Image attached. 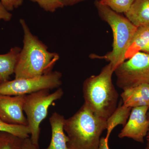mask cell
<instances>
[{
  "mask_svg": "<svg viewBox=\"0 0 149 149\" xmlns=\"http://www.w3.org/2000/svg\"><path fill=\"white\" fill-rule=\"evenodd\" d=\"M37 3L40 7L48 12L54 13L64 7L61 0H29Z\"/></svg>",
  "mask_w": 149,
  "mask_h": 149,
  "instance_id": "obj_19",
  "label": "cell"
},
{
  "mask_svg": "<svg viewBox=\"0 0 149 149\" xmlns=\"http://www.w3.org/2000/svg\"><path fill=\"white\" fill-rule=\"evenodd\" d=\"M0 132H6L22 138H29L31 134L30 129L28 125H13L8 124L0 118Z\"/></svg>",
  "mask_w": 149,
  "mask_h": 149,
  "instance_id": "obj_17",
  "label": "cell"
},
{
  "mask_svg": "<svg viewBox=\"0 0 149 149\" xmlns=\"http://www.w3.org/2000/svg\"><path fill=\"white\" fill-rule=\"evenodd\" d=\"M19 23L24 34L23 46L15 71V79L38 77L52 71L59 59L58 54L48 51L47 46L32 34L23 19Z\"/></svg>",
  "mask_w": 149,
  "mask_h": 149,
  "instance_id": "obj_1",
  "label": "cell"
},
{
  "mask_svg": "<svg viewBox=\"0 0 149 149\" xmlns=\"http://www.w3.org/2000/svg\"><path fill=\"white\" fill-rule=\"evenodd\" d=\"M21 48L13 47L7 53L0 54V81L1 83L9 80L10 75L14 73Z\"/></svg>",
  "mask_w": 149,
  "mask_h": 149,
  "instance_id": "obj_13",
  "label": "cell"
},
{
  "mask_svg": "<svg viewBox=\"0 0 149 149\" xmlns=\"http://www.w3.org/2000/svg\"><path fill=\"white\" fill-rule=\"evenodd\" d=\"M12 17V14L6 8L0 0V21H10Z\"/></svg>",
  "mask_w": 149,
  "mask_h": 149,
  "instance_id": "obj_21",
  "label": "cell"
},
{
  "mask_svg": "<svg viewBox=\"0 0 149 149\" xmlns=\"http://www.w3.org/2000/svg\"><path fill=\"white\" fill-rule=\"evenodd\" d=\"M25 139L0 132V149H22Z\"/></svg>",
  "mask_w": 149,
  "mask_h": 149,
  "instance_id": "obj_16",
  "label": "cell"
},
{
  "mask_svg": "<svg viewBox=\"0 0 149 149\" xmlns=\"http://www.w3.org/2000/svg\"><path fill=\"white\" fill-rule=\"evenodd\" d=\"M99 16L109 25L113 36L112 49L104 56L91 55L92 58L104 59L111 64L115 70L125 60V54L130 47L137 27L126 17L123 16L107 6L102 5L99 0L95 2Z\"/></svg>",
  "mask_w": 149,
  "mask_h": 149,
  "instance_id": "obj_4",
  "label": "cell"
},
{
  "mask_svg": "<svg viewBox=\"0 0 149 149\" xmlns=\"http://www.w3.org/2000/svg\"><path fill=\"white\" fill-rule=\"evenodd\" d=\"M1 83H2L1 82V81H0V84H1Z\"/></svg>",
  "mask_w": 149,
  "mask_h": 149,
  "instance_id": "obj_27",
  "label": "cell"
},
{
  "mask_svg": "<svg viewBox=\"0 0 149 149\" xmlns=\"http://www.w3.org/2000/svg\"><path fill=\"white\" fill-rule=\"evenodd\" d=\"M124 14L137 27L149 26V0H135Z\"/></svg>",
  "mask_w": 149,
  "mask_h": 149,
  "instance_id": "obj_12",
  "label": "cell"
},
{
  "mask_svg": "<svg viewBox=\"0 0 149 149\" xmlns=\"http://www.w3.org/2000/svg\"><path fill=\"white\" fill-rule=\"evenodd\" d=\"M132 108L121 104L117 107L113 113L107 120V134L106 139L109 141L110 135L113 129L118 125L124 126L127 122Z\"/></svg>",
  "mask_w": 149,
  "mask_h": 149,
  "instance_id": "obj_15",
  "label": "cell"
},
{
  "mask_svg": "<svg viewBox=\"0 0 149 149\" xmlns=\"http://www.w3.org/2000/svg\"><path fill=\"white\" fill-rule=\"evenodd\" d=\"M64 6H74L86 0H61Z\"/></svg>",
  "mask_w": 149,
  "mask_h": 149,
  "instance_id": "obj_23",
  "label": "cell"
},
{
  "mask_svg": "<svg viewBox=\"0 0 149 149\" xmlns=\"http://www.w3.org/2000/svg\"><path fill=\"white\" fill-rule=\"evenodd\" d=\"M123 103L132 108L149 107V84L143 83L125 89L120 95Z\"/></svg>",
  "mask_w": 149,
  "mask_h": 149,
  "instance_id": "obj_10",
  "label": "cell"
},
{
  "mask_svg": "<svg viewBox=\"0 0 149 149\" xmlns=\"http://www.w3.org/2000/svg\"><path fill=\"white\" fill-rule=\"evenodd\" d=\"M126 60L114 71L118 87L124 90L149 84V54L139 52Z\"/></svg>",
  "mask_w": 149,
  "mask_h": 149,
  "instance_id": "obj_7",
  "label": "cell"
},
{
  "mask_svg": "<svg viewBox=\"0 0 149 149\" xmlns=\"http://www.w3.org/2000/svg\"><path fill=\"white\" fill-rule=\"evenodd\" d=\"M3 4L10 12L18 8L22 5L23 0H1Z\"/></svg>",
  "mask_w": 149,
  "mask_h": 149,
  "instance_id": "obj_20",
  "label": "cell"
},
{
  "mask_svg": "<svg viewBox=\"0 0 149 149\" xmlns=\"http://www.w3.org/2000/svg\"><path fill=\"white\" fill-rule=\"evenodd\" d=\"M147 140L146 147V149H149V129L148 131L146 136Z\"/></svg>",
  "mask_w": 149,
  "mask_h": 149,
  "instance_id": "obj_25",
  "label": "cell"
},
{
  "mask_svg": "<svg viewBox=\"0 0 149 149\" xmlns=\"http://www.w3.org/2000/svg\"><path fill=\"white\" fill-rule=\"evenodd\" d=\"M65 120L64 116L56 112L52 115L49 118L52 138L49 146L45 149H69L68 138L64 130Z\"/></svg>",
  "mask_w": 149,
  "mask_h": 149,
  "instance_id": "obj_11",
  "label": "cell"
},
{
  "mask_svg": "<svg viewBox=\"0 0 149 149\" xmlns=\"http://www.w3.org/2000/svg\"><path fill=\"white\" fill-rule=\"evenodd\" d=\"M107 120L94 113L84 103L71 117L65 119L69 149H98L100 136L106 129Z\"/></svg>",
  "mask_w": 149,
  "mask_h": 149,
  "instance_id": "obj_2",
  "label": "cell"
},
{
  "mask_svg": "<svg viewBox=\"0 0 149 149\" xmlns=\"http://www.w3.org/2000/svg\"><path fill=\"white\" fill-rule=\"evenodd\" d=\"M114 71L109 63L100 74L88 77L83 84L85 103L95 114L106 120L117 108L118 94L112 80Z\"/></svg>",
  "mask_w": 149,
  "mask_h": 149,
  "instance_id": "obj_3",
  "label": "cell"
},
{
  "mask_svg": "<svg viewBox=\"0 0 149 149\" xmlns=\"http://www.w3.org/2000/svg\"><path fill=\"white\" fill-rule=\"evenodd\" d=\"M109 141L105 138H101L98 149H110L108 145Z\"/></svg>",
  "mask_w": 149,
  "mask_h": 149,
  "instance_id": "obj_24",
  "label": "cell"
},
{
  "mask_svg": "<svg viewBox=\"0 0 149 149\" xmlns=\"http://www.w3.org/2000/svg\"><path fill=\"white\" fill-rule=\"evenodd\" d=\"M135 0H99L102 5L107 6L117 13L127 12Z\"/></svg>",
  "mask_w": 149,
  "mask_h": 149,
  "instance_id": "obj_18",
  "label": "cell"
},
{
  "mask_svg": "<svg viewBox=\"0 0 149 149\" xmlns=\"http://www.w3.org/2000/svg\"><path fill=\"white\" fill-rule=\"evenodd\" d=\"M139 52L149 54V26L138 27L125 54V60Z\"/></svg>",
  "mask_w": 149,
  "mask_h": 149,
  "instance_id": "obj_14",
  "label": "cell"
},
{
  "mask_svg": "<svg viewBox=\"0 0 149 149\" xmlns=\"http://www.w3.org/2000/svg\"><path fill=\"white\" fill-rule=\"evenodd\" d=\"M62 75L59 71H52L38 77L8 80L0 84V95H22L58 89L62 84Z\"/></svg>",
  "mask_w": 149,
  "mask_h": 149,
  "instance_id": "obj_6",
  "label": "cell"
},
{
  "mask_svg": "<svg viewBox=\"0 0 149 149\" xmlns=\"http://www.w3.org/2000/svg\"><path fill=\"white\" fill-rule=\"evenodd\" d=\"M147 117H148V119L149 120V107L148 109V112H147Z\"/></svg>",
  "mask_w": 149,
  "mask_h": 149,
  "instance_id": "obj_26",
  "label": "cell"
},
{
  "mask_svg": "<svg viewBox=\"0 0 149 149\" xmlns=\"http://www.w3.org/2000/svg\"><path fill=\"white\" fill-rule=\"evenodd\" d=\"M149 107H133L128 120L118 135L119 138H128L140 143H144L149 129V120L147 117Z\"/></svg>",
  "mask_w": 149,
  "mask_h": 149,
  "instance_id": "obj_8",
  "label": "cell"
},
{
  "mask_svg": "<svg viewBox=\"0 0 149 149\" xmlns=\"http://www.w3.org/2000/svg\"><path fill=\"white\" fill-rule=\"evenodd\" d=\"M26 96L0 95V118L8 124L28 125L23 111Z\"/></svg>",
  "mask_w": 149,
  "mask_h": 149,
  "instance_id": "obj_9",
  "label": "cell"
},
{
  "mask_svg": "<svg viewBox=\"0 0 149 149\" xmlns=\"http://www.w3.org/2000/svg\"><path fill=\"white\" fill-rule=\"evenodd\" d=\"M22 149H40L32 143L30 137L24 139Z\"/></svg>",
  "mask_w": 149,
  "mask_h": 149,
  "instance_id": "obj_22",
  "label": "cell"
},
{
  "mask_svg": "<svg viewBox=\"0 0 149 149\" xmlns=\"http://www.w3.org/2000/svg\"><path fill=\"white\" fill-rule=\"evenodd\" d=\"M63 91L61 88L50 93L49 90H42L26 95L23 111L31 132L32 143L39 147L41 123L47 116L48 110L54 102L61 98Z\"/></svg>",
  "mask_w": 149,
  "mask_h": 149,
  "instance_id": "obj_5",
  "label": "cell"
}]
</instances>
